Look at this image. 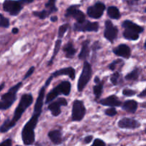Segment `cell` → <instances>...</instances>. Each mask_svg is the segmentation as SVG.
Wrapping results in <instances>:
<instances>
[{
    "label": "cell",
    "mask_w": 146,
    "mask_h": 146,
    "mask_svg": "<svg viewBox=\"0 0 146 146\" xmlns=\"http://www.w3.org/2000/svg\"><path fill=\"white\" fill-rule=\"evenodd\" d=\"M33 101H34V98H33V95L29 93V94H23L20 99V101L17 108L14 110L12 118L11 120L7 119L4 122V123L0 127V133H7L11 128H13L16 125L17 122L19 120V119H21L23 113H24L27 108L31 105Z\"/></svg>",
    "instance_id": "6da1fadb"
},
{
    "label": "cell",
    "mask_w": 146,
    "mask_h": 146,
    "mask_svg": "<svg viewBox=\"0 0 146 146\" xmlns=\"http://www.w3.org/2000/svg\"><path fill=\"white\" fill-rule=\"evenodd\" d=\"M42 112L34 111L31 118L24 125L21 131V138L25 145H31L35 142V129Z\"/></svg>",
    "instance_id": "7a4b0ae2"
},
{
    "label": "cell",
    "mask_w": 146,
    "mask_h": 146,
    "mask_svg": "<svg viewBox=\"0 0 146 146\" xmlns=\"http://www.w3.org/2000/svg\"><path fill=\"white\" fill-rule=\"evenodd\" d=\"M22 85V82H19L11 87L7 92L1 96L0 99V110H6L11 107L14 102L17 100V92Z\"/></svg>",
    "instance_id": "3957f363"
},
{
    "label": "cell",
    "mask_w": 146,
    "mask_h": 146,
    "mask_svg": "<svg viewBox=\"0 0 146 146\" xmlns=\"http://www.w3.org/2000/svg\"><path fill=\"white\" fill-rule=\"evenodd\" d=\"M34 0H6L3 3V9L11 16H17L26 4L33 2Z\"/></svg>",
    "instance_id": "277c9868"
},
{
    "label": "cell",
    "mask_w": 146,
    "mask_h": 146,
    "mask_svg": "<svg viewBox=\"0 0 146 146\" xmlns=\"http://www.w3.org/2000/svg\"><path fill=\"white\" fill-rule=\"evenodd\" d=\"M71 84L70 82L64 81L58 84L56 87L53 88L47 94L46 97V104L50 103L51 102L54 101L58 95L64 94L65 96H68L71 92Z\"/></svg>",
    "instance_id": "5b68a950"
},
{
    "label": "cell",
    "mask_w": 146,
    "mask_h": 146,
    "mask_svg": "<svg viewBox=\"0 0 146 146\" xmlns=\"http://www.w3.org/2000/svg\"><path fill=\"white\" fill-rule=\"evenodd\" d=\"M91 77H92V67L88 62L85 61L84 63L81 75L77 82V90L79 92H81L84 90L86 86L91 80Z\"/></svg>",
    "instance_id": "8992f818"
},
{
    "label": "cell",
    "mask_w": 146,
    "mask_h": 146,
    "mask_svg": "<svg viewBox=\"0 0 146 146\" xmlns=\"http://www.w3.org/2000/svg\"><path fill=\"white\" fill-rule=\"evenodd\" d=\"M71 120L73 122H80L84 118L86 113V108L82 100H75L73 102Z\"/></svg>",
    "instance_id": "52a82bcc"
},
{
    "label": "cell",
    "mask_w": 146,
    "mask_h": 146,
    "mask_svg": "<svg viewBox=\"0 0 146 146\" xmlns=\"http://www.w3.org/2000/svg\"><path fill=\"white\" fill-rule=\"evenodd\" d=\"M80 5H71L66 9L65 13L66 17H72L76 21V23L81 24L86 21V16L82 11L79 9Z\"/></svg>",
    "instance_id": "ba28073f"
},
{
    "label": "cell",
    "mask_w": 146,
    "mask_h": 146,
    "mask_svg": "<svg viewBox=\"0 0 146 146\" xmlns=\"http://www.w3.org/2000/svg\"><path fill=\"white\" fill-rule=\"evenodd\" d=\"M56 0H48V2L45 4V9L41 11H34L33 14L35 17H38L40 19H44L50 16V14L58 11V9L56 7Z\"/></svg>",
    "instance_id": "9c48e42d"
},
{
    "label": "cell",
    "mask_w": 146,
    "mask_h": 146,
    "mask_svg": "<svg viewBox=\"0 0 146 146\" xmlns=\"http://www.w3.org/2000/svg\"><path fill=\"white\" fill-rule=\"evenodd\" d=\"M118 34V27L114 25L111 20H106L105 21L104 37L111 43H113L114 41L117 39Z\"/></svg>",
    "instance_id": "30bf717a"
},
{
    "label": "cell",
    "mask_w": 146,
    "mask_h": 146,
    "mask_svg": "<svg viewBox=\"0 0 146 146\" xmlns=\"http://www.w3.org/2000/svg\"><path fill=\"white\" fill-rule=\"evenodd\" d=\"M99 29V24L96 21H87L86 20L84 22L81 24L75 23L74 24V30L75 31H82V32H86V31H94L97 32Z\"/></svg>",
    "instance_id": "8fae6325"
},
{
    "label": "cell",
    "mask_w": 146,
    "mask_h": 146,
    "mask_svg": "<svg viewBox=\"0 0 146 146\" xmlns=\"http://www.w3.org/2000/svg\"><path fill=\"white\" fill-rule=\"evenodd\" d=\"M105 9V4L99 1L87 9V14L91 18L99 19L102 17Z\"/></svg>",
    "instance_id": "7c38bea8"
},
{
    "label": "cell",
    "mask_w": 146,
    "mask_h": 146,
    "mask_svg": "<svg viewBox=\"0 0 146 146\" xmlns=\"http://www.w3.org/2000/svg\"><path fill=\"white\" fill-rule=\"evenodd\" d=\"M68 102L64 97H60L57 99L56 101L51 102L48 106V110H50L51 115L54 117H58L61 113V106H67Z\"/></svg>",
    "instance_id": "4fadbf2b"
},
{
    "label": "cell",
    "mask_w": 146,
    "mask_h": 146,
    "mask_svg": "<svg viewBox=\"0 0 146 146\" xmlns=\"http://www.w3.org/2000/svg\"><path fill=\"white\" fill-rule=\"evenodd\" d=\"M118 126L121 129L135 130L139 128L141 126V124L139 121L134 118L123 117L118 122Z\"/></svg>",
    "instance_id": "5bb4252c"
},
{
    "label": "cell",
    "mask_w": 146,
    "mask_h": 146,
    "mask_svg": "<svg viewBox=\"0 0 146 146\" xmlns=\"http://www.w3.org/2000/svg\"><path fill=\"white\" fill-rule=\"evenodd\" d=\"M62 75H67L69 77L70 79L72 80H74L76 78V70L74 67H64L62 69L56 70V71L54 72L50 76L51 79H54V77H59V76Z\"/></svg>",
    "instance_id": "9a60e30c"
},
{
    "label": "cell",
    "mask_w": 146,
    "mask_h": 146,
    "mask_svg": "<svg viewBox=\"0 0 146 146\" xmlns=\"http://www.w3.org/2000/svg\"><path fill=\"white\" fill-rule=\"evenodd\" d=\"M113 52L118 57L129 59L131 57V50L126 44H121L113 50Z\"/></svg>",
    "instance_id": "2e32d148"
},
{
    "label": "cell",
    "mask_w": 146,
    "mask_h": 146,
    "mask_svg": "<svg viewBox=\"0 0 146 146\" xmlns=\"http://www.w3.org/2000/svg\"><path fill=\"white\" fill-rule=\"evenodd\" d=\"M98 102L99 104H101V105L107 106V107H119V106H121L122 104V102L115 94L110 95L108 97H106V98L101 99Z\"/></svg>",
    "instance_id": "e0dca14e"
},
{
    "label": "cell",
    "mask_w": 146,
    "mask_h": 146,
    "mask_svg": "<svg viewBox=\"0 0 146 146\" xmlns=\"http://www.w3.org/2000/svg\"><path fill=\"white\" fill-rule=\"evenodd\" d=\"M48 137L55 145H58L63 143L62 133L60 130H51L48 132Z\"/></svg>",
    "instance_id": "ac0fdd59"
},
{
    "label": "cell",
    "mask_w": 146,
    "mask_h": 146,
    "mask_svg": "<svg viewBox=\"0 0 146 146\" xmlns=\"http://www.w3.org/2000/svg\"><path fill=\"white\" fill-rule=\"evenodd\" d=\"M122 105V109L126 111L127 113L133 114L137 111L138 104L135 100H125Z\"/></svg>",
    "instance_id": "d6986e66"
},
{
    "label": "cell",
    "mask_w": 146,
    "mask_h": 146,
    "mask_svg": "<svg viewBox=\"0 0 146 146\" xmlns=\"http://www.w3.org/2000/svg\"><path fill=\"white\" fill-rule=\"evenodd\" d=\"M89 44V40H85V41H84V42L82 43L81 52H80L79 54H78V59H79L80 60H85V61H86V59L89 57L90 52H91Z\"/></svg>",
    "instance_id": "ffe728a7"
},
{
    "label": "cell",
    "mask_w": 146,
    "mask_h": 146,
    "mask_svg": "<svg viewBox=\"0 0 146 146\" xmlns=\"http://www.w3.org/2000/svg\"><path fill=\"white\" fill-rule=\"evenodd\" d=\"M122 27L124 29H132L133 31H136L138 34H141L143 32L144 28L142 26H140L138 24H135L133 21H131V20H125L122 23Z\"/></svg>",
    "instance_id": "44dd1931"
},
{
    "label": "cell",
    "mask_w": 146,
    "mask_h": 146,
    "mask_svg": "<svg viewBox=\"0 0 146 146\" xmlns=\"http://www.w3.org/2000/svg\"><path fill=\"white\" fill-rule=\"evenodd\" d=\"M63 51L65 53V56L66 58L71 59L74 57L76 53V49L74 47L73 42L69 41L63 47Z\"/></svg>",
    "instance_id": "7402d4cb"
},
{
    "label": "cell",
    "mask_w": 146,
    "mask_h": 146,
    "mask_svg": "<svg viewBox=\"0 0 146 146\" xmlns=\"http://www.w3.org/2000/svg\"><path fill=\"white\" fill-rule=\"evenodd\" d=\"M123 36L124 38L128 40H131V41H136L139 39L140 34L137 33L136 31H133L129 29H125L124 31L123 32Z\"/></svg>",
    "instance_id": "603a6c76"
},
{
    "label": "cell",
    "mask_w": 146,
    "mask_h": 146,
    "mask_svg": "<svg viewBox=\"0 0 146 146\" xmlns=\"http://www.w3.org/2000/svg\"><path fill=\"white\" fill-rule=\"evenodd\" d=\"M107 14L108 16L112 19H119L121 18V12L118 8L115 6H111L107 9Z\"/></svg>",
    "instance_id": "cb8c5ba5"
},
{
    "label": "cell",
    "mask_w": 146,
    "mask_h": 146,
    "mask_svg": "<svg viewBox=\"0 0 146 146\" xmlns=\"http://www.w3.org/2000/svg\"><path fill=\"white\" fill-rule=\"evenodd\" d=\"M61 44H62V40H61V39H58V40L55 42V46H54V52H53V54H52V56H51V59H50L49 61H48V66H51V64H53L54 58H55L56 56L57 55V54L59 52L60 50H61Z\"/></svg>",
    "instance_id": "d4e9b609"
},
{
    "label": "cell",
    "mask_w": 146,
    "mask_h": 146,
    "mask_svg": "<svg viewBox=\"0 0 146 146\" xmlns=\"http://www.w3.org/2000/svg\"><path fill=\"white\" fill-rule=\"evenodd\" d=\"M103 90H104V82L100 81L99 82L96 83L93 87V91H94V95L96 96V99L98 100L102 95Z\"/></svg>",
    "instance_id": "484cf974"
},
{
    "label": "cell",
    "mask_w": 146,
    "mask_h": 146,
    "mask_svg": "<svg viewBox=\"0 0 146 146\" xmlns=\"http://www.w3.org/2000/svg\"><path fill=\"white\" fill-rule=\"evenodd\" d=\"M140 75V70L139 68L136 67V68L134 69L133 70L129 72L128 74H127L125 75V79L126 80H137L139 77Z\"/></svg>",
    "instance_id": "4316f807"
},
{
    "label": "cell",
    "mask_w": 146,
    "mask_h": 146,
    "mask_svg": "<svg viewBox=\"0 0 146 146\" xmlns=\"http://www.w3.org/2000/svg\"><path fill=\"white\" fill-rule=\"evenodd\" d=\"M69 27L70 26L68 24H64L60 26L58 31V39H61V40L64 37L65 33L69 29Z\"/></svg>",
    "instance_id": "83f0119b"
},
{
    "label": "cell",
    "mask_w": 146,
    "mask_h": 146,
    "mask_svg": "<svg viewBox=\"0 0 146 146\" xmlns=\"http://www.w3.org/2000/svg\"><path fill=\"white\" fill-rule=\"evenodd\" d=\"M10 25V22L9 19L4 17L2 14H0V27L3 28H8Z\"/></svg>",
    "instance_id": "f1b7e54d"
},
{
    "label": "cell",
    "mask_w": 146,
    "mask_h": 146,
    "mask_svg": "<svg viewBox=\"0 0 146 146\" xmlns=\"http://www.w3.org/2000/svg\"><path fill=\"white\" fill-rule=\"evenodd\" d=\"M120 77H121V74L118 72H114L112 75L111 76V82L113 85H117L119 82V80H120Z\"/></svg>",
    "instance_id": "f546056e"
},
{
    "label": "cell",
    "mask_w": 146,
    "mask_h": 146,
    "mask_svg": "<svg viewBox=\"0 0 146 146\" xmlns=\"http://www.w3.org/2000/svg\"><path fill=\"white\" fill-rule=\"evenodd\" d=\"M122 63H124V62L122 60H121V59H118V60H114V61L112 62L109 64V66H108L109 70H112V71H114V70L117 68V67L119 65V64H122Z\"/></svg>",
    "instance_id": "4dcf8cb0"
},
{
    "label": "cell",
    "mask_w": 146,
    "mask_h": 146,
    "mask_svg": "<svg viewBox=\"0 0 146 146\" xmlns=\"http://www.w3.org/2000/svg\"><path fill=\"white\" fill-rule=\"evenodd\" d=\"M137 94V92L135 90H131V89H124L123 90V94L125 97H132V96L135 95Z\"/></svg>",
    "instance_id": "1f68e13d"
},
{
    "label": "cell",
    "mask_w": 146,
    "mask_h": 146,
    "mask_svg": "<svg viewBox=\"0 0 146 146\" xmlns=\"http://www.w3.org/2000/svg\"><path fill=\"white\" fill-rule=\"evenodd\" d=\"M105 114L109 117H113L117 115V110L115 107H109L105 110Z\"/></svg>",
    "instance_id": "d6a6232c"
},
{
    "label": "cell",
    "mask_w": 146,
    "mask_h": 146,
    "mask_svg": "<svg viewBox=\"0 0 146 146\" xmlns=\"http://www.w3.org/2000/svg\"><path fill=\"white\" fill-rule=\"evenodd\" d=\"M91 146H106L105 142L100 138H96Z\"/></svg>",
    "instance_id": "836d02e7"
},
{
    "label": "cell",
    "mask_w": 146,
    "mask_h": 146,
    "mask_svg": "<svg viewBox=\"0 0 146 146\" xmlns=\"http://www.w3.org/2000/svg\"><path fill=\"white\" fill-rule=\"evenodd\" d=\"M34 70H35V67H34V66H32V67H30V68L29 69L28 71L27 72V73H26L25 75H24V78H23V80H26V79L28 78V77H29L30 76H31V74H32L33 73H34Z\"/></svg>",
    "instance_id": "e575fe53"
},
{
    "label": "cell",
    "mask_w": 146,
    "mask_h": 146,
    "mask_svg": "<svg viewBox=\"0 0 146 146\" xmlns=\"http://www.w3.org/2000/svg\"><path fill=\"white\" fill-rule=\"evenodd\" d=\"M12 145V140L11 138H8L4 141L0 143V146H11Z\"/></svg>",
    "instance_id": "d590c367"
},
{
    "label": "cell",
    "mask_w": 146,
    "mask_h": 146,
    "mask_svg": "<svg viewBox=\"0 0 146 146\" xmlns=\"http://www.w3.org/2000/svg\"><path fill=\"white\" fill-rule=\"evenodd\" d=\"M91 48H92L94 52H96L97 50H100V49L101 48V44H100L99 42H98V41L95 42L94 43V44L92 45V47H91Z\"/></svg>",
    "instance_id": "8d00e7d4"
},
{
    "label": "cell",
    "mask_w": 146,
    "mask_h": 146,
    "mask_svg": "<svg viewBox=\"0 0 146 146\" xmlns=\"http://www.w3.org/2000/svg\"><path fill=\"white\" fill-rule=\"evenodd\" d=\"M93 138H94L93 135L86 136V137L84 138V144H88V143H90L91 141H92Z\"/></svg>",
    "instance_id": "74e56055"
},
{
    "label": "cell",
    "mask_w": 146,
    "mask_h": 146,
    "mask_svg": "<svg viewBox=\"0 0 146 146\" xmlns=\"http://www.w3.org/2000/svg\"><path fill=\"white\" fill-rule=\"evenodd\" d=\"M145 96H146V90L145 89H144V90H143L139 94H138V97H140V98H144V97H145Z\"/></svg>",
    "instance_id": "f35d334b"
},
{
    "label": "cell",
    "mask_w": 146,
    "mask_h": 146,
    "mask_svg": "<svg viewBox=\"0 0 146 146\" xmlns=\"http://www.w3.org/2000/svg\"><path fill=\"white\" fill-rule=\"evenodd\" d=\"M19 31V29L17 28V27H14V28L12 29V30H11L12 33H13V34H18Z\"/></svg>",
    "instance_id": "ab89813d"
},
{
    "label": "cell",
    "mask_w": 146,
    "mask_h": 146,
    "mask_svg": "<svg viewBox=\"0 0 146 146\" xmlns=\"http://www.w3.org/2000/svg\"><path fill=\"white\" fill-rule=\"evenodd\" d=\"M50 19H51L52 22H55V21H57V20H58V17L56 16H52V17H51Z\"/></svg>",
    "instance_id": "60d3db41"
},
{
    "label": "cell",
    "mask_w": 146,
    "mask_h": 146,
    "mask_svg": "<svg viewBox=\"0 0 146 146\" xmlns=\"http://www.w3.org/2000/svg\"><path fill=\"white\" fill-rule=\"evenodd\" d=\"M100 81H101V79H100L98 76H96V77H95V79H94V83H95V84H96V83L99 82Z\"/></svg>",
    "instance_id": "b9f144b4"
},
{
    "label": "cell",
    "mask_w": 146,
    "mask_h": 146,
    "mask_svg": "<svg viewBox=\"0 0 146 146\" xmlns=\"http://www.w3.org/2000/svg\"><path fill=\"white\" fill-rule=\"evenodd\" d=\"M5 87V82H2L1 84H0V92L3 90Z\"/></svg>",
    "instance_id": "7bdbcfd3"
},
{
    "label": "cell",
    "mask_w": 146,
    "mask_h": 146,
    "mask_svg": "<svg viewBox=\"0 0 146 146\" xmlns=\"http://www.w3.org/2000/svg\"><path fill=\"white\" fill-rule=\"evenodd\" d=\"M134 1H139V0H133Z\"/></svg>",
    "instance_id": "ee69618b"
},
{
    "label": "cell",
    "mask_w": 146,
    "mask_h": 146,
    "mask_svg": "<svg viewBox=\"0 0 146 146\" xmlns=\"http://www.w3.org/2000/svg\"><path fill=\"white\" fill-rule=\"evenodd\" d=\"M16 146H21V145H16Z\"/></svg>",
    "instance_id": "f6af8a7d"
}]
</instances>
